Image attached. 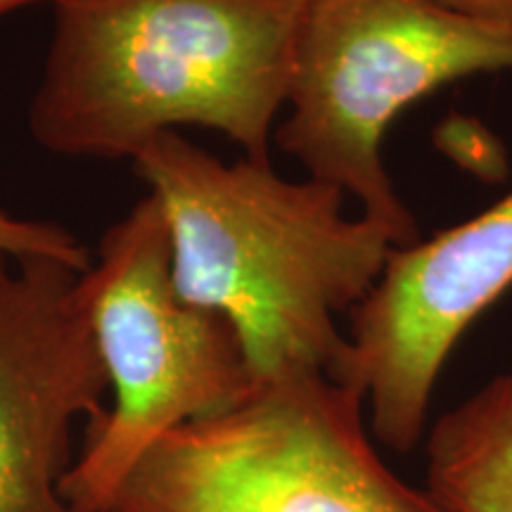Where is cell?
<instances>
[{
    "label": "cell",
    "instance_id": "obj_7",
    "mask_svg": "<svg viewBox=\"0 0 512 512\" xmlns=\"http://www.w3.org/2000/svg\"><path fill=\"white\" fill-rule=\"evenodd\" d=\"M81 275L0 254V512H76L62 496L74 420L107 408Z\"/></svg>",
    "mask_w": 512,
    "mask_h": 512
},
{
    "label": "cell",
    "instance_id": "obj_9",
    "mask_svg": "<svg viewBox=\"0 0 512 512\" xmlns=\"http://www.w3.org/2000/svg\"><path fill=\"white\" fill-rule=\"evenodd\" d=\"M0 254L15 256H53L64 264L88 271L93 259H88L86 247L69 230L57 223L17 219L0 211Z\"/></svg>",
    "mask_w": 512,
    "mask_h": 512
},
{
    "label": "cell",
    "instance_id": "obj_8",
    "mask_svg": "<svg viewBox=\"0 0 512 512\" xmlns=\"http://www.w3.org/2000/svg\"><path fill=\"white\" fill-rule=\"evenodd\" d=\"M427 491L448 512H512V375L441 415L427 441Z\"/></svg>",
    "mask_w": 512,
    "mask_h": 512
},
{
    "label": "cell",
    "instance_id": "obj_11",
    "mask_svg": "<svg viewBox=\"0 0 512 512\" xmlns=\"http://www.w3.org/2000/svg\"><path fill=\"white\" fill-rule=\"evenodd\" d=\"M36 3L55 5L57 0H0V19L12 15V12H17L22 8H29V5H36Z\"/></svg>",
    "mask_w": 512,
    "mask_h": 512
},
{
    "label": "cell",
    "instance_id": "obj_2",
    "mask_svg": "<svg viewBox=\"0 0 512 512\" xmlns=\"http://www.w3.org/2000/svg\"><path fill=\"white\" fill-rule=\"evenodd\" d=\"M306 3L57 0L31 136L60 157L133 162L162 133L195 126L271 162Z\"/></svg>",
    "mask_w": 512,
    "mask_h": 512
},
{
    "label": "cell",
    "instance_id": "obj_1",
    "mask_svg": "<svg viewBox=\"0 0 512 512\" xmlns=\"http://www.w3.org/2000/svg\"><path fill=\"white\" fill-rule=\"evenodd\" d=\"M164 211L178 297L223 316L256 382L325 373L344 382L349 339L337 328L373 290L396 247L347 195L271 162L226 164L181 133H162L133 159ZM347 384V382H344Z\"/></svg>",
    "mask_w": 512,
    "mask_h": 512
},
{
    "label": "cell",
    "instance_id": "obj_3",
    "mask_svg": "<svg viewBox=\"0 0 512 512\" xmlns=\"http://www.w3.org/2000/svg\"><path fill=\"white\" fill-rule=\"evenodd\" d=\"M512 72V24L441 0H309L275 143L342 190L396 247L422 240L384 164L394 119L448 83Z\"/></svg>",
    "mask_w": 512,
    "mask_h": 512
},
{
    "label": "cell",
    "instance_id": "obj_10",
    "mask_svg": "<svg viewBox=\"0 0 512 512\" xmlns=\"http://www.w3.org/2000/svg\"><path fill=\"white\" fill-rule=\"evenodd\" d=\"M441 3L458 12H465V15L512 24V0H441Z\"/></svg>",
    "mask_w": 512,
    "mask_h": 512
},
{
    "label": "cell",
    "instance_id": "obj_6",
    "mask_svg": "<svg viewBox=\"0 0 512 512\" xmlns=\"http://www.w3.org/2000/svg\"><path fill=\"white\" fill-rule=\"evenodd\" d=\"M512 287V190L470 221L394 247L368 297L349 313L344 382L363 394L375 439L408 453L448 354Z\"/></svg>",
    "mask_w": 512,
    "mask_h": 512
},
{
    "label": "cell",
    "instance_id": "obj_4",
    "mask_svg": "<svg viewBox=\"0 0 512 512\" xmlns=\"http://www.w3.org/2000/svg\"><path fill=\"white\" fill-rule=\"evenodd\" d=\"M81 287L112 406L88 422L62 496L76 512H110L166 434L235 406L254 377L228 320L178 297L157 197L107 228Z\"/></svg>",
    "mask_w": 512,
    "mask_h": 512
},
{
    "label": "cell",
    "instance_id": "obj_5",
    "mask_svg": "<svg viewBox=\"0 0 512 512\" xmlns=\"http://www.w3.org/2000/svg\"><path fill=\"white\" fill-rule=\"evenodd\" d=\"M363 406L325 373L256 382L235 406L166 434L110 512H448L384 463Z\"/></svg>",
    "mask_w": 512,
    "mask_h": 512
}]
</instances>
